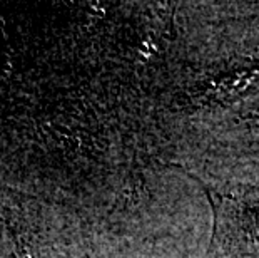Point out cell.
<instances>
[{
	"label": "cell",
	"instance_id": "obj_1",
	"mask_svg": "<svg viewBox=\"0 0 259 258\" xmlns=\"http://www.w3.org/2000/svg\"><path fill=\"white\" fill-rule=\"evenodd\" d=\"M214 208V238L224 255H242L259 246V183L224 193L209 191Z\"/></svg>",
	"mask_w": 259,
	"mask_h": 258
}]
</instances>
